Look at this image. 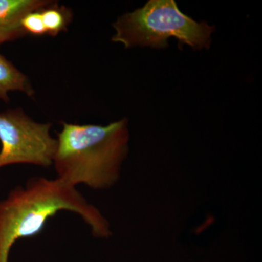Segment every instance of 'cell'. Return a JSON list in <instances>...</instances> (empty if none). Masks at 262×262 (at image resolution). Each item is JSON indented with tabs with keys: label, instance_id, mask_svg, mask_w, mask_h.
<instances>
[{
	"label": "cell",
	"instance_id": "6da1fadb",
	"mask_svg": "<svg viewBox=\"0 0 262 262\" xmlns=\"http://www.w3.org/2000/svg\"><path fill=\"white\" fill-rule=\"evenodd\" d=\"M61 211L80 215L95 237L107 238L112 234L107 220L77 187L58 179L33 177L0 201V262H8L17 241L37 236L48 220Z\"/></svg>",
	"mask_w": 262,
	"mask_h": 262
},
{
	"label": "cell",
	"instance_id": "7a4b0ae2",
	"mask_svg": "<svg viewBox=\"0 0 262 262\" xmlns=\"http://www.w3.org/2000/svg\"><path fill=\"white\" fill-rule=\"evenodd\" d=\"M53 165L57 178L70 187L101 190L120 178L130 139L126 118L106 125L61 122Z\"/></svg>",
	"mask_w": 262,
	"mask_h": 262
},
{
	"label": "cell",
	"instance_id": "3957f363",
	"mask_svg": "<svg viewBox=\"0 0 262 262\" xmlns=\"http://www.w3.org/2000/svg\"><path fill=\"white\" fill-rule=\"evenodd\" d=\"M115 34L112 41L121 43L125 49L168 48L170 38L178 39L194 51L208 49L215 27L196 22L184 14L174 0H149L142 8L125 13L113 24Z\"/></svg>",
	"mask_w": 262,
	"mask_h": 262
},
{
	"label": "cell",
	"instance_id": "277c9868",
	"mask_svg": "<svg viewBox=\"0 0 262 262\" xmlns=\"http://www.w3.org/2000/svg\"><path fill=\"white\" fill-rule=\"evenodd\" d=\"M51 127L34 121L21 108L0 112V169L16 164L52 166L57 139Z\"/></svg>",
	"mask_w": 262,
	"mask_h": 262
},
{
	"label": "cell",
	"instance_id": "5b68a950",
	"mask_svg": "<svg viewBox=\"0 0 262 262\" xmlns=\"http://www.w3.org/2000/svg\"><path fill=\"white\" fill-rule=\"evenodd\" d=\"M50 0H0V46L27 36L22 19L29 12L40 10Z\"/></svg>",
	"mask_w": 262,
	"mask_h": 262
},
{
	"label": "cell",
	"instance_id": "8992f818",
	"mask_svg": "<svg viewBox=\"0 0 262 262\" xmlns=\"http://www.w3.org/2000/svg\"><path fill=\"white\" fill-rule=\"evenodd\" d=\"M12 92H21L30 98L35 94L29 77L0 53V101L9 103Z\"/></svg>",
	"mask_w": 262,
	"mask_h": 262
},
{
	"label": "cell",
	"instance_id": "52a82bcc",
	"mask_svg": "<svg viewBox=\"0 0 262 262\" xmlns=\"http://www.w3.org/2000/svg\"><path fill=\"white\" fill-rule=\"evenodd\" d=\"M40 13L47 35L51 37L67 32L73 19L72 9L55 1L42 8Z\"/></svg>",
	"mask_w": 262,
	"mask_h": 262
},
{
	"label": "cell",
	"instance_id": "ba28073f",
	"mask_svg": "<svg viewBox=\"0 0 262 262\" xmlns=\"http://www.w3.org/2000/svg\"><path fill=\"white\" fill-rule=\"evenodd\" d=\"M40 10L29 12L22 19V28L27 35L31 34V35L38 36V37L47 35L46 28L43 24Z\"/></svg>",
	"mask_w": 262,
	"mask_h": 262
}]
</instances>
